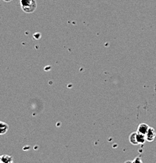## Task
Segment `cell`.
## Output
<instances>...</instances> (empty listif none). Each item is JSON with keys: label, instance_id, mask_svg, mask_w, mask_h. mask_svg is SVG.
I'll return each mask as SVG.
<instances>
[{"label": "cell", "instance_id": "277c9868", "mask_svg": "<svg viewBox=\"0 0 156 163\" xmlns=\"http://www.w3.org/2000/svg\"><path fill=\"white\" fill-rule=\"evenodd\" d=\"M9 126L7 123L0 122V135H3L8 131Z\"/></svg>", "mask_w": 156, "mask_h": 163}, {"label": "cell", "instance_id": "8fae6325", "mask_svg": "<svg viewBox=\"0 0 156 163\" xmlns=\"http://www.w3.org/2000/svg\"><path fill=\"white\" fill-rule=\"evenodd\" d=\"M0 163H3L2 160H1V157H0Z\"/></svg>", "mask_w": 156, "mask_h": 163}, {"label": "cell", "instance_id": "5b68a950", "mask_svg": "<svg viewBox=\"0 0 156 163\" xmlns=\"http://www.w3.org/2000/svg\"><path fill=\"white\" fill-rule=\"evenodd\" d=\"M137 133H131L130 136H129V142L131 143L133 145H137V144H139L138 142H137Z\"/></svg>", "mask_w": 156, "mask_h": 163}, {"label": "cell", "instance_id": "30bf717a", "mask_svg": "<svg viewBox=\"0 0 156 163\" xmlns=\"http://www.w3.org/2000/svg\"><path fill=\"white\" fill-rule=\"evenodd\" d=\"M5 2H10V1H12V0H4Z\"/></svg>", "mask_w": 156, "mask_h": 163}, {"label": "cell", "instance_id": "ba28073f", "mask_svg": "<svg viewBox=\"0 0 156 163\" xmlns=\"http://www.w3.org/2000/svg\"><path fill=\"white\" fill-rule=\"evenodd\" d=\"M133 163H143V161H142L141 158H140V157H137V158L133 161Z\"/></svg>", "mask_w": 156, "mask_h": 163}, {"label": "cell", "instance_id": "52a82bcc", "mask_svg": "<svg viewBox=\"0 0 156 163\" xmlns=\"http://www.w3.org/2000/svg\"><path fill=\"white\" fill-rule=\"evenodd\" d=\"M1 160H2L3 163H10L12 162V158L9 155H3L1 157Z\"/></svg>", "mask_w": 156, "mask_h": 163}, {"label": "cell", "instance_id": "3957f363", "mask_svg": "<svg viewBox=\"0 0 156 163\" xmlns=\"http://www.w3.org/2000/svg\"><path fill=\"white\" fill-rule=\"evenodd\" d=\"M149 128L150 127L148 126V125H147V124L145 123H141L138 126V129H137V133H142V134L143 135H146V133H148Z\"/></svg>", "mask_w": 156, "mask_h": 163}, {"label": "cell", "instance_id": "6da1fadb", "mask_svg": "<svg viewBox=\"0 0 156 163\" xmlns=\"http://www.w3.org/2000/svg\"><path fill=\"white\" fill-rule=\"evenodd\" d=\"M21 9L27 13H32L36 10L37 4L35 0H21Z\"/></svg>", "mask_w": 156, "mask_h": 163}, {"label": "cell", "instance_id": "7a4b0ae2", "mask_svg": "<svg viewBox=\"0 0 156 163\" xmlns=\"http://www.w3.org/2000/svg\"><path fill=\"white\" fill-rule=\"evenodd\" d=\"M155 136H156L155 130H154L153 128H151V127H150L148 133H147L146 135H145L147 141H148V142H152V141L154 140V138H155Z\"/></svg>", "mask_w": 156, "mask_h": 163}, {"label": "cell", "instance_id": "8992f818", "mask_svg": "<svg viewBox=\"0 0 156 163\" xmlns=\"http://www.w3.org/2000/svg\"><path fill=\"white\" fill-rule=\"evenodd\" d=\"M137 142H138V144H143V143L147 140L145 135L142 134V133H137Z\"/></svg>", "mask_w": 156, "mask_h": 163}, {"label": "cell", "instance_id": "9c48e42d", "mask_svg": "<svg viewBox=\"0 0 156 163\" xmlns=\"http://www.w3.org/2000/svg\"><path fill=\"white\" fill-rule=\"evenodd\" d=\"M125 163H133V161H126V162Z\"/></svg>", "mask_w": 156, "mask_h": 163}, {"label": "cell", "instance_id": "7c38bea8", "mask_svg": "<svg viewBox=\"0 0 156 163\" xmlns=\"http://www.w3.org/2000/svg\"><path fill=\"white\" fill-rule=\"evenodd\" d=\"M10 163H12V162H10Z\"/></svg>", "mask_w": 156, "mask_h": 163}]
</instances>
